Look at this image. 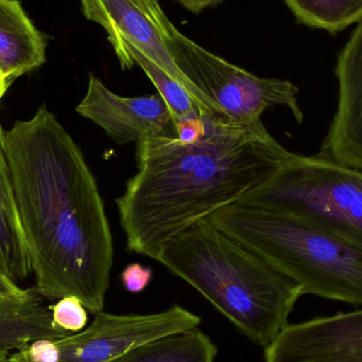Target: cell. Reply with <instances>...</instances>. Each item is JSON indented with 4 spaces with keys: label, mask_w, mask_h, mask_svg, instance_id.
<instances>
[{
    "label": "cell",
    "mask_w": 362,
    "mask_h": 362,
    "mask_svg": "<svg viewBox=\"0 0 362 362\" xmlns=\"http://www.w3.org/2000/svg\"><path fill=\"white\" fill-rule=\"evenodd\" d=\"M123 286L132 293L144 291L150 284L153 279V270L150 267H144L141 264H129L121 274Z\"/></svg>",
    "instance_id": "d6986e66"
},
{
    "label": "cell",
    "mask_w": 362,
    "mask_h": 362,
    "mask_svg": "<svg viewBox=\"0 0 362 362\" xmlns=\"http://www.w3.org/2000/svg\"><path fill=\"white\" fill-rule=\"evenodd\" d=\"M293 153L265 127L206 118L197 141L154 137L137 142V172L116 200L127 249L156 259L163 245L200 219L240 202Z\"/></svg>",
    "instance_id": "7a4b0ae2"
},
{
    "label": "cell",
    "mask_w": 362,
    "mask_h": 362,
    "mask_svg": "<svg viewBox=\"0 0 362 362\" xmlns=\"http://www.w3.org/2000/svg\"><path fill=\"white\" fill-rule=\"evenodd\" d=\"M238 202L276 209L362 248V171L293 154Z\"/></svg>",
    "instance_id": "5b68a950"
},
{
    "label": "cell",
    "mask_w": 362,
    "mask_h": 362,
    "mask_svg": "<svg viewBox=\"0 0 362 362\" xmlns=\"http://www.w3.org/2000/svg\"><path fill=\"white\" fill-rule=\"evenodd\" d=\"M200 321L180 305L148 315L100 312L83 331L30 342L13 353L8 362H110L144 342L195 329Z\"/></svg>",
    "instance_id": "52a82bcc"
},
{
    "label": "cell",
    "mask_w": 362,
    "mask_h": 362,
    "mask_svg": "<svg viewBox=\"0 0 362 362\" xmlns=\"http://www.w3.org/2000/svg\"><path fill=\"white\" fill-rule=\"evenodd\" d=\"M2 82H11V81H8V78H6V76H4V74H2V72L0 71V83Z\"/></svg>",
    "instance_id": "603a6c76"
},
{
    "label": "cell",
    "mask_w": 362,
    "mask_h": 362,
    "mask_svg": "<svg viewBox=\"0 0 362 362\" xmlns=\"http://www.w3.org/2000/svg\"><path fill=\"white\" fill-rule=\"evenodd\" d=\"M297 283L304 295L362 305V248L293 215L235 202L208 217Z\"/></svg>",
    "instance_id": "277c9868"
},
{
    "label": "cell",
    "mask_w": 362,
    "mask_h": 362,
    "mask_svg": "<svg viewBox=\"0 0 362 362\" xmlns=\"http://www.w3.org/2000/svg\"><path fill=\"white\" fill-rule=\"evenodd\" d=\"M118 144L154 137H177L173 117L163 98L121 97L90 74L86 95L76 108Z\"/></svg>",
    "instance_id": "9c48e42d"
},
{
    "label": "cell",
    "mask_w": 362,
    "mask_h": 362,
    "mask_svg": "<svg viewBox=\"0 0 362 362\" xmlns=\"http://www.w3.org/2000/svg\"><path fill=\"white\" fill-rule=\"evenodd\" d=\"M88 21L107 32L118 52L124 42L132 45L180 83L195 100L202 116L228 118L218 106L204 97L182 74L172 59L167 40L171 21L157 0H80ZM229 119V118H228Z\"/></svg>",
    "instance_id": "ba28073f"
},
{
    "label": "cell",
    "mask_w": 362,
    "mask_h": 362,
    "mask_svg": "<svg viewBox=\"0 0 362 362\" xmlns=\"http://www.w3.org/2000/svg\"><path fill=\"white\" fill-rule=\"evenodd\" d=\"M0 125V270L18 284L32 274Z\"/></svg>",
    "instance_id": "5bb4252c"
},
{
    "label": "cell",
    "mask_w": 362,
    "mask_h": 362,
    "mask_svg": "<svg viewBox=\"0 0 362 362\" xmlns=\"http://www.w3.org/2000/svg\"><path fill=\"white\" fill-rule=\"evenodd\" d=\"M298 23L332 35L362 21V0H284Z\"/></svg>",
    "instance_id": "e0dca14e"
},
{
    "label": "cell",
    "mask_w": 362,
    "mask_h": 362,
    "mask_svg": "<svg viewBox=\"0 0 362 362\" xmlns=\"http://www.w3.org/2000/svg\"><path fill=\"white\" fill-rule=\"evenodd\" d=\"M11 82H2L0 83V100L4 97V93L8 90V87H10Z\"/></svg>",
    "instance_id": "7402d4cb"
},
{
    "label": "cell",
    "mask_w": 362,
    "mask_h": 362,
    "mask_svg": "<svg viewBox=\"0 0 362 362\" xmlns=\"http://www.w3.org/2000/svg\"><path fill=\"white\" fill-rule=\"evenodd\" d=\"M55 327L68 334L83 331L88 323L87 308L78 298L67 296L49 305Z\"/></svg>",
    "instance_id": "ac0fdd59"
},
{
    "label": "cell",
    "mask_w": 362,
    "mask_h": 362,
    "mask_svg": "<svg viewBox=\"0 0 362 362\" xmlns=\"http://www.w3.org/2000/svg\"><path fill=\"white\" fill-rule=\"evenodd\" d=\"M116 54L122 69H131L138 65L144 70L169 107L175 125L187 119L202 116L191 93L135 47L124 42Z\"/></svg>",
    "instance_id": "2e32d148"
},
{
    "label": "cell",
    "mask_w": 362,
    "mask_h": 362,
    "mask_svg": "<svg viewBox=\"0 0 362 362\" xmlns=\"http://www.w3.org/2000/svg\"><path fill=\"white\" fill-rule=\"evenodd\" d=\"M183 8L194 14H199L204 8L218 6L223 0H177Z\"/></svg>",
    "instance_id": "44dd1931"
},
{
    "label": "cell",
    "mask_w": 362,
    "mask_h": 362,
    "mask_svg": "<svg viewBox=\"0 0 362 362\" xmlns=\"http://www.w3.org/2000/svg\"><path fill=\"white\" fill-rule=\"evenodd\" d=\"M46 42L18 0H0V71L13 82L42 66Z\"/></svg>",
    "instance_id": "4fadbf2b"
},
{
    "label": "cell",
    "mask_w": 362,
    "mask_h": 362,
    "mask_svg": "<svg viewBox=\"0 0 362 362\" xmlns=\"http://www.w3.org/2000/svg\"><path fill=\"white\" fill-rule=\"evenodd\" d=\"M67 335L53 325L50 308L35 287L0 299V362H8L13 353L30 342Z\"/></svg>",
    "instance_id": "7c38bea8"
},
{
    "label": "cell",
    "mask_w": 362,
    "mask_h": 362,
    "mask_svg": "<svg viewBox=\"0 0 362 362\" xmlns=\"http://www.w3.org/2000/svg\"><path fill=\"white\" fill-rule=\"evenodd\" d=\"M25 288H21L16 282L11 280L8 276L0 270V299L14 297L23 293Z\"/></svg>",
    "instance_id": "ffe728a7"
},
{
    "label": "cell",
    "mask_w": 362,
    "mask_h": 362,
    "mask_svg": "<svg viewBox=\"0 0 362 362\" xmlns=\"http://www.w3.org/2000/svg\"><path fill=\"white\" fill-rule=\"evenodd\" d=\"M168 48L181 74L236 124L261 127L268 108L285 106L301 124L299 88L288 80L264 78L213 54L170 23Z\"/></svg>",
    "instance_id": "8992f818"
},
{
    "label": "cell",
    "mask_w": 362,
    "mask_h": 362,
    "mask_svg": "<svg viewBox=\"0 0 362 362\" xmlns=\"http://www.w3.org/2000/svg\"><path fill=\"white\" fill-rule=\"evenodd\" d=\"M265 362H362V310L287 325Z\"/></svg>",
    "instance_id": "30bf717a"
},
{
    "label": "cell",
    "mask_w": 362,
    "mask_h": 362,
    "mask_svg": "<svg viewBox=\"0 0 362 362\" xmlns=\"http://www.w3.org/2000/svg\"><path fill=\"white\" fill-rule=\"evenodd\" d=\"M155 259L263 348L288 325L298 300L304 296L297 283L209 218L174 236Z\"/></svg>",
    "instance_id": "3957f363"
},
{
    "label": "cell",
    "mask_w": 362,
    "mask_h": 362,
    "mask_svg": "<svg viewBox=\"0 0 362 362\" xmlns=\"http://www.w3.org/2000/svg\"><path fill=\"white\" fill-rule=\"evenodd\" d=\"M4 142L34 287L45 300L74 296L103 312L114 240L82 150L46 105L4 131Z\"/></svg>",
    "instance_id": "6da1fadb"
},
{
    "label": "cell",
    "mask_w": 362,
    "mask_h": 362,
    "mask_svg": "<svg viewBox=\"0 0 362 362\" xmlns=\"http://www.w3.org/2000/svg\"><path fill=\"white\" fill-rule=\"evenodd\" d=\"M216 355L212 340L195 327L134 346L110 362H215Z\"/></svg>",
    "instance_id": "9a60e30c"
},
{
    "label": "cell",
    "mask_w": 362,
    "mask_h": 362,
    "mask_svg": "<svg viewBox=\"0 0 362 362\" xmlns=\"http://www.w3.org/2000/svg\"><path fill=\"white\" fill-rule=\"evenodd\" d=\"M337 110L321 146V156L362 171V21L338 53Z\"/></svg>",
    "instance_id": "8fae6325"
}]
</instances>
